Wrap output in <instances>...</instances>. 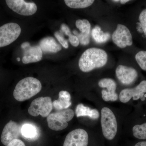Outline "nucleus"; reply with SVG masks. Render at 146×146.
<instances>
[{
	"label": "nucleus",
	"mask_w": 146,
	"mask_h": 146,
	"mask_svg": "<svg viewBox=\"0 0 146 146\" xmlns=\"http://www.w3.org/2000/svg\"><path fill=\"white\" fill-rule=\"evenodd\" d=\"M20 126L15 122L10 121L3 129L1 141L4 145L7 146L13 140L18 139L21 134Z\"/></svg>",
	"instance_id": "nucleus-14"
},
{
	"label": "nucleus",
	"mask_w": 146,
	"mask_h": 146,
	"mask_svg": "<svg viewBox=\"0 0 146 146\" xmlns=\"http://www.w3.org/2000/svg\"><path fill=\"white\" fill-rule=\"evenodd\" d=\"M7 146H26L23 141L20 139H15L11 142Z\"/></svg>",
	"instance_id": "nucleus-27"
},
{
	"label": "nucleus",
	"mask_w": 146,
	"mask_h": 146,
	"mask_svg": "<svg viewBox=\"0 0 146 146\" xmlns=\"http://www.w3.org/2000/svg\"><path fill=\"white\" fill-rule=\"evenodd\" d=\"M116 75L122 84L130 85L137 80L138 73L137 70L133 67L119 65L116 69Z\"/></svg>",
	"instance_id": "nucleus-9"
},
{
	"label": "nucleus",
	"mask_w": 146,
	"mask_h": 146,
	"mask_svg": "<svg viewBox=\"0 0 146 146\" xmlns=\"http://www.w3.org/2000/svg\"><path fill=\"white\" fill-rule=\"evenodd\" d=\"M21 27L18 24L11 23L0 27V48L10 45L20 36Z\"/></svg>",
	"instance_id": "nucleus-6"
},
{
	"label": "nucleus",
	"mask_w": 146,
	"mask_h": 146,
	"mask_svg": "<svg viewBox=\"0 0 146 146\" xmlns=\"http://www.w3.org/2000/svg\"><path fill=\"white\" fill-rule=\"evenodd\" d=\"M134 57L138 66L146 72V50H139L136 53Z\"/></svg>",
	"instance_id": "nucleus-25"
},
{
	"label": "nucleus",
	"mask_w": 146,
	"mask_h": 146,
	"mask_svg": "<svg viewBox=\"0 0 146 146\" xmlns=\"http://www.w3.org/2000/svg\"><path fill=\"white\" fill-rule=\"evenodd\" d=\"M54 36L63 47L66 49L68 48L69 44H68V40H66L63 37V35L61 34V33L59 32L56 31L55 33Z\"/></svg>",
	"instance_id": "nucleus-26"
},
{
	"label": "nucleus",
	"mask_w": 146,
	"mask_h": 146,
	"mask_svg": "<svg viewBox=\"0 0 146 146\" xmlns=\"http://www.w3.org/2000/svg\"><path fill=\"white\" fill-rule=\"evenodd\" d=\"M89 136L82 129H77L68 133L64 141L63 146H87Z\"/></svg>",
	"instance_id": "nucleus-11"
},
{
	"label": "nucleus",
	"mask_w": 146,
	"mask_h": 146,
	"mask_svg": "<svg viewBox=\"0 0 146 146\" xmlns=\"http://www.w3.org/2000/svg\"><path fill=\"white\" fill-rule=\"evenodd\" d=\"M65 4L73 9H83L89 7L93 4L94 0H65Z\"/></svg>",
	"instance_id": "nucleus-21"
},
{
	"label": "nucleus",
	"mask_w": 146,
	"mask_h": 146,
	"mask_svg": "<svg viewBox=\"0 0 146 146\" xmlns=\"http://www.w3.org/2000/svg\"><path fill=\"white\" fill-rule=\"evenodd\" d=\"M17 60L18 61H20V60H21V59H20V58L18 57L17 58Z\"/></svg>",
	"instance_id": "nucleus-31"
},
{
	"label": "nucleus",
	"mask_w": 146,
	"mask_h": 146,
	"mask_svg": "<svg viewBox=\"0 0 146 146\" xmlns=\"http://www.w3.org/2000/svg\"><path fill=\"white\" fill-rule=\"evenodd\" d=\"M60 29L66 35L69 36V41L71 45L74 47L78 46L80 44L78 38L76 35L72 34L69 27L66 24H62Z\"/></svg>",
	"instance_id": "nucleus-23"
},
{
	"label": "nucleus",
	"mask_w": 146,
	"mask_h": 146,
	"mask_svg": "<svg viewBox=\"0 0 146 146\" xmlns=\"http://www.w3.org/2000/svg\"><path fill=\"white\" fill-rule=\"evenodd\" d=\"M129 1H130L129 0H121V1H119L120 3L122 4H124Z\"/></svg>",
	"instance_id": "nucleus-30"
},
{
	"label": "nucleus",
	"mask_w": 146,
	"mask_h": 146,
	"mask_svg": "<svg viewBox=\"0 0 146 146\" xmlns=\"http://www.w3.org/2000/svg\"><path fill=\"white\" fill-rule=\"evenodd\" d=\"M52 108V102L50 97H40L32 102L28 112L33 117L40 115L43 117H46L50 114Z\"/></svg>",
	"instance_id": "nucleus-5"
},
{
	"label": "nucleus",
	"mask_w": 146,
	"mask_h": 146,
	"mask_svg": "<svg viewBox=\"0 0 146 146\" xmlns=\"http://www.w3.org/2000/svg\"><path fill=\"white\" fill-rule=\"evenodd\" d=\"M21 132L25 138L32 139L36 137L37 131L35 126L29 124H26L22 126Z\"/></svg>",
	"instance_id": "nucleus-22"
},
{
	"label": "nucleus",
	"mask_w": 146,
	"mask_h": 146,
	"mask_svg": "<svg viewBox=\"0 0 146 146\" xmlns=\"http://www.w3.org/2000/svg\"><path fill=\"white\" fill-rule=\"evenodd\" d=\"M30 45H31L30 43H29V42H26L22 44V45H21V47H22V49H24L25 48H27V47L28 46H30Z\"/></svg>",
	"instance_id": "nucleus-28"
},
{
	"label": "nucleus",
	"mask_w": 146,
	"mask_h": 146,
	"mask_svg": "<svg viewBox=\"0 0 146 146\" xmlns=\"http://www.w3.org/2000/svg\"><path fill=\"white\" fill-rule=\"evenodd\" d=\"M101 88H105L107 91L103 90L102 91V96L103 100L106 102H115L118 100L117 94L116 93L117 84L111 78L102 79L98 83Z\"/></svg>",
	"instance_id": "nucleus-12"
},
{
	"label": "nucleus",
	"mask_w": 146,
	"mask_h": 146,
	"mask_svg": "<svg viewBox=\"0 0 146 146\" xmlns=\"http://www.w3.org/2000/svg\"><path fill=\"white\" fill-rule=\"evenodd\" d=\"M76 114L77 117H89L92 119L96 120L100 117L99 111L96 109H91L83 104L78 105L76 109Z\"/></svg>",
	"instance_id": "nucleus-19"
},
{
	"label": "nucleus",
	"mask_w": 146,
	"mask_h": 146,
	"mask_svg": "<svg viewBox=\"0 0 146 146\" xmlns=\"http://www.w3.org/2000/svg\"><path fill=\"white\" fill-rule=\"evenodd\" d=\"M23 50L25 52L23 62L24 64L35 63L42 60L43 52L39 46H31L30 45Z\"/></svg>",
	"instance_id": "nucleus-15"
},
{
	"label": "nucleus",
	"mask_w": 146,
	"mask_h": 146,
	"mask_svg": "<svg viewBox=\"0 0 146 146\" xmlns=\"http://www.w3.org/2000/svg\"><path fill=\"white\" fill-rule=\"evenodd\" d=\"M101 123L105 138L110 141L113 140L117 131V123L114 113L108 108L102 109Z\"/></svg>",
	"instance_id": "nucleus-3"
},
{
	"label": "nucleus",
	"mask_w": 146,
	"mask_h": 146,
	"mask_svg": "<svg viewBox=\"0 0 146 146\" xmlns=\"http://www.w3.org/2000/svg\"><path fill=\"white\" fill-rule=\"evenodd\" d=\"M42 88V84L39 80L32 77L25 78L16 85L13 91V97L18 101H25L38 94Z\"/></svg>",
	"instance_id": "nucleus-2"
},
{
	"label": "nucleus",
	"mask_w": 146,
	"mask_h": 146,
	"mask_svg": "<svg viewBox=\"0 0 146 146\" xmlns=\"http://www.w3.org/2000/svg\"><path fill=\"white\" fill-rule=\"evenodd\" d=\"M146 93V80L141 82L136 87L123 89L120 92L119 99L121 102L125 103L129 101L131 98L133 100L142 98Z\"/></svg>",
	"instance_id": "nucleus-10"
},
{
	"label": "nucleus",
	"mask_w": 146,
	"mask_h": 146,
	"mask_svg": "<svg viewBox=\"0 0 146 146\" xmlns=\"http://www.w3.org/2000/svg\"><path fill=\"white\" fill-rule=\"evenodd\" d=\"M39 46L42 52L45 53H57L62 49L61 46L52 37L48 36L40 41Z\"/></svg>",
	"instance_id": "nucleus-17"
},
{
	"label": "nucleus",
	"mask_w": 146,
	"mask_h": 146,
	"mask_svg": "<svg viewBox=\"0 0 146 146\" xmlns=\"http://www.w3.org/2000/svg\"><path fill=\"white\" fill-rule=\"evenodd\" d=\"M76 26L80 33H79L77 31H74L73 33L74 35L78 38L80 44L83 46L89 44L91 31V25L89 21L86 19H79L76 21Z\"/></svg>",
	"instance_id": "nucleus-13"
},
{
	"label": "nucleus",
	"mask_w": 146,
	"mask_h": 146,
	"mask_svg": "<svg viewBox=\"0 0 146 146\" xmlns=\"http://www.w3.org/2000/svg\"><path fill=\"white\" fill-rule=\"evenodd\" d=\"M108 54L104 50L91 48L86 50L79 60L80 69L84 72H89L96 68L104 67L107 63Z\"/></svg>",
	"instance_id": "nucleus-1"
},
{
	"label": "nucleus",
	"mask_w": 146,
	"mask_h": 146,
	"mask_svg": "<svg viewBox=\"0 0 146 146\" xmlns=\"http://www.w3.org/2000/svg\"><path fill=\"white\" fill-rule=\"evenodd\" d=\"M135 23V30L138 35L146 42V7L139 10Z\"/></svg>",
	"instance_id": "nucleus-16"
},
{
	"label": "nucleus",
	"mask_w": 146,
	"mask_h": 146,
	"mask_svg": "<svg viewBox=\"0 0 146 146\" xmlns=\"http://www.w3.org/2000/svg\"><path fill=\"white\" fill-rule=\"evenodd\" d=\"M132 131L135 138L139 139H146V123L134 126Z\"/></svg>",
	"instance_id": "nucleus-24"
},
{
	"label": "nucleus",
	"mask_w": 146,
	"mask_h": 146,
	"mask_svg": "<svg viewBox=\"0 0 146 146\" xmlns=\"http://www.w3.org/2000/svg\"><path fill=\"white\" fill-rule=\"evenodd\" d=\"M134 146H146V141L139 142Z\"/></svg>",
	"instance_id": "nucleus-29"
},
{
	"label": "nucleus",
	"mask_w": 146,
	"mask_h": 146,
	"mask_svg": "<svg viewBox=\"0 0 146 146\" xmlns=\"http://www.w3.org/2000/svg\"><path fill=\"white\" fill-rule=\"evenodd\" d=\"M91 36L94 41L99 44H102L107 42L110 37L108 33H104L98 26H96L91 31Z\"/></svg>",
	"instance_id": "nucleus-20"
},
{
	"label": "nucleus",
	"mask_w": 146,
	"mask_h": 146,
	"mask_svg": "<svg viewBox=\"0 0 146 146\" xmlns=\"http://www.w3.org/2000/svg\"><path fill=\"white\" fill-rule=\"evenodd\" d=\"M112 41L121 48L131 46L133 44V36L127 27L118 24L112 35Z\"/></svg>",
	"instance_id": "nucleus-7"
},
{
	"label": "nucleus",
	"mask_w": 146,
	"mask_h": 146,
	"mask_svg": "<svg viewBox=\"0 0 146 146\" xmlns=\"http://www.w3.org/2000/svg\"><path fill=\"white\" fill-rule=\"evenodd\" d=\"M74 116V111L68 108L51 113L47 117L48 126L53 130H63L68 127V122L72 120Z\"/></svg>",
	"instance_id": "nucleus-4"
},
{
	"label": "nucleus",
	"mask_w": 146,
	"mask_h": 146,
	"mask_svg": "<svg viewBox=\"0 0 146 146\" xmlns=\"http://www.w3.org/2000/svg\"><path fill=\"white\" fill-rule=\"evenodd\" d=\"M70 94L67 91H62L58 94V99L52 102L53 106L57 110L68 109L72 105Z\"/></svg>",
	"instance_id": "nucleus-18"
},
{
	"label": "nucleus",
	"mask_w": 146,
	"mask_h": 146,
	"mask_svg": "<svg viewBox=\"0 0 146 146\" xmlns=\"http://www.w3.org/2000/svg\"><path fill=\"white\" fill-rule=\"evenodd\" d=\"M5 2L11 9L22 16H31L37 11L34 2H27L23 0H6Z\"/></svg>",
	"instance_id": "nucleus-8"
}]
</instances>
